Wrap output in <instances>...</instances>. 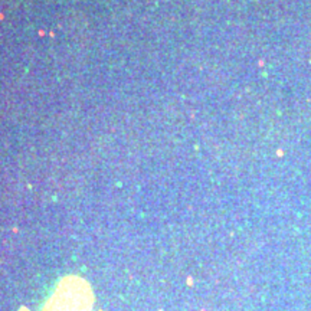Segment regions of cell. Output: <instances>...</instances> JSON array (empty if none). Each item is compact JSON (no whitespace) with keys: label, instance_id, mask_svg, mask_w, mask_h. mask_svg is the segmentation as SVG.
Instances as JSON below:
<instances>
[{"label":"cell","instance_id":"6da1fadb","mask_svg":"<svg viewBox=\"0 0 311 311\" xmlns=\"http://www.w3.org/2000/svg\"><path fill=\"white\" fill-rule=\"evenodd\" d=\"M92 294L90 285L78 277L64 278L43 311H91Z\"/></svg>","mask_w":311,"mask_h":311}]
</instances>
